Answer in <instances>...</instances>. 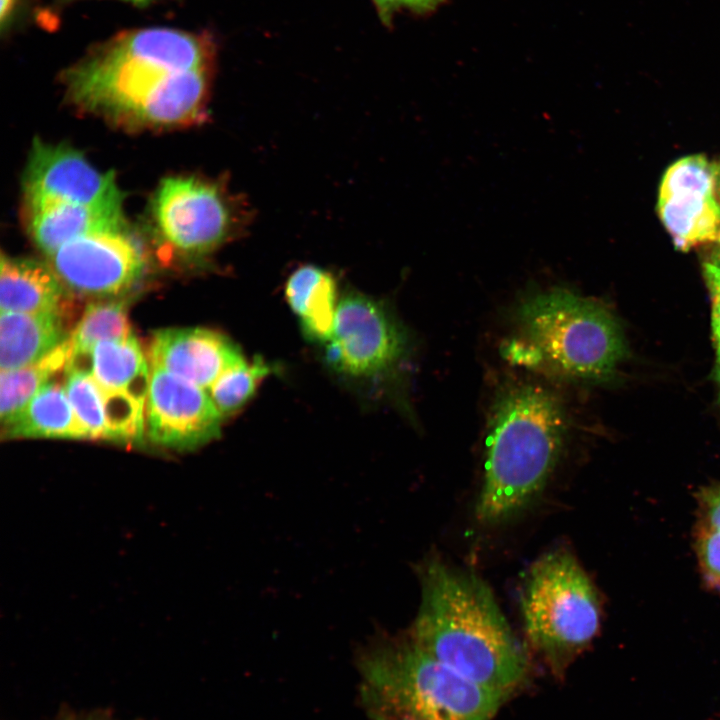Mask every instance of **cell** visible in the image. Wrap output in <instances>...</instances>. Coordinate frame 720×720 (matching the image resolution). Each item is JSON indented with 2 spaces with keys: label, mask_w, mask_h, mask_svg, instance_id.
I'll return each instance as SVG.
<instances>
[{
  "label": "cell",
  "mask_w": 720,
  "mask_h": 720,
  "mask_svg": "<svg viewBox=\"0 0 720 720\" xmlns=\"http://www.w3.org/2000/svg\"><path fill=\"white\" fill-rule=\"evenodd\" d=\"M214 47L202 34L167 27L121 32L64 73L72 101L112 120L174 127L207 113Z\"/></svg>",
  "instance_id": "1"
},
{
  "label": "cell",
  "mask_w": 720,
  "mask_h": 720,
  "mask_svg": "<svg viewBox=\"0 0 720 720\" xmlns=\"http://www.w3.org/2000/svg\"><path fill=\"white\" fill-rule=\"evenodd\" d=\"M422 593L410 639L471 682L506 697L527 680L529 663L489 587L431 557L419 567Z\"/></svg>",
  "instance_id": "2"
},
{
  "label": "cell",
  "mask_w": 720,
  "mask_h": 720,
  "mask_svg": "<svg viewBox=\"0 0 720 720\" xmlns=\"http://www.w3.org/2000/svg\"><path fill=\"white\" fill-rule=\"evenodd\" d=\"M559 399L535 384H516L496 401L487 437L478 520L502 522L525 508L545 486L566 433Z\"/></svg>",
  "instance_id": "3"
},
{
  "label": "cell",
  "mask_w": 720,
  "mask_h": 720,
  "mask_svg": "<svg viewBox=\"0 0 720 720\" xmlns=\"http://www.w3.org/2000/svg\"><path fill=\"white\" fill-rule=\"evenodd\" d=\"M355 663L369 720H491L507 698L433 659L408 635L374 637Z\"/></svg>",
  "instance_id": "4"
},
{
  "label": "cell",
  "mask_w": 720,
  "mask_h": 720,
  "mask_svg": "<svg viewBox=\"0 0 720 720\" xmlns=\"http://www.w3.org/2000/svg\"><path fill=\"white\" fill-rule=\"evenodd\" d=\"M523 359L567 377L609 379L627 354L622 328L603 304L562 288L528 298L518 311Z\"/></svg>",
  "instance_id": "5"
},
{
  "label": "cell",
  "mask_w": 720,
  "mask_h": 720,
  "mask_svg": "<svg viewBox=\"0 0 720 720\" xmlns=\"http://www.w3.org/2000/svg\"><path fill=\"white\" fill-rule=\"evenodd\" d=\"M521 609L530 647L557 675L590 646L601 625L598 590L565 550L549 552L531 567Z\"/></svg>",
  "instance_id": "6"
},
{
  "label": "cell",
  "mask_w": 720,
  "mask_h": 720,
  "mask_svg": "<svg viewBox=\"0 0 720 720\" xmlns=\"http://www.w3.org/2000/svg\"><path fill=\"white\" fill-rule=\"evenodd\" d=\"M251 218L247 201L224 181L199 176L164 179L151 203L159 241L189 258L211 255L245 232Z\"/></svg>",
  "instance_id": "7"
},
{
  "label": "cell",
  "mask_w": 720,
  "mask_h": 720,
  "mask_svg": "<svg viewBox=\"0 0 720 720\" xmlns=\"http://www.w3.org/2000/svg\"><path fill=\"white\" fill-rule=\"evenodd\" d=\"M325 344L326 360L336 372L372 379L398 364L407 338L384 304L351 292L338 301L334 329Z\"/></svg>",
  "instance_id": "8"
},
{
  "label": "cell",
  "mask_w": 720,
  "mask_h": 720,
  "mask_svg": "<svg viewBox=\"0 0 720 720\" xmlns=\"http://www.w3.org/2000/svg\"><path fill=\"white\" fill-rule=\"evenodd\" d=\"M63 285L86 295H116L141 275L144 257L124 223L76 238L49 257Z\"/></svg>",
  "instance_id": "9"
},
{
  "label": "cell",
  "mask_w": 720,
  "mask_h": 720,
  "mask_svg": "<svg viewBox=\"0 0 720 720\" xmlns=\"http://www.w3.org/2000/svg\"><path fill=\"white\" fill-rule=\"evenodd\" d=\"M151 368L145 403L149 439L186 451L218 438L223 417L207 391L161 368Z\"/></svg>",
  "instance_id": "10"
},
{
  "label": "cell",
  "mask_w": 720,
  "mask_h": 720,
  "mask_svg": "<svg viewBox=\"0 0 720 720\" xmlns=\"http://www.w3.org/2000/svg\"><path fill=\"white\" fill-rule=\"evenodd\" d=\"M24 203L51 201L95 207H122L111 172L92 166L78 151L37 140L23 181Z\"/></svg>",
  "instance_id": "11"
},
{
  "label": "cell",
  "mask_w": 720,
  "mask_h": 720,
  "mask_svg": "<svg viewBox=\"0 0 720 720\" xmlns=\"http://www.w3.org/2000/svg\"><path fill=\"white\" fill-rule=\"evenodd\" d=\"M151 367L161 368L207 391L228 368L245 359L227 336L204 328H166L153 332Z\"/></svg>",
  "instance_id": "12"
},
{
  "label": "cell",
  "mask_w": 720,
  "mask_h": 720,
  "mask_svg": "<svg viewBox=\"0 0 720 720\" xmlns=\"http://www.w3.org/2000/svg\"><path fill=\"white\" fill-rule=\"evenodd\" d=\"M23 210L31 238L47 257L78 237L125 222L122 207L38 201L24 203Z\"/></svg>",
  "instance_id": "13"
},
{
  "label": "cell",
  "mask_w": 720,
  "mask_h": 720,
  "mask_svg": "<svg viewBox=\"0 0 720 720\" xmlns=\"http://www.w3.org/2000/svg\"><path fill=\"white\" fill-rule=\"evenodd\" d=\"M658 214L680 250L716 242L720 244V207L714 189L659 190Z\"/></svg>",
  "instance_id": "14"
},
{
  "label": "cell",
  "mask_w": 720,
  "mask_h": 720,
  "mask_svg": "<svg viewBox=\"0 0 720 720\" xmlns=\"http://www.w3.org/2000/svg\"><path fill=\"white\" fill-rule=\"evenodd\" d=\"M68 364L89 371L105 391L126 393L146 401L150 373L134 335L101 341L87 354L72 355Z\"/></svg>",
  "instance_id": "15"
},
{
  "label": "cell",
  "mask_w": 720,
  "mask_h": 720,
  "mask_svg": "<svg viewBox=\"0 0 720 720\" xmlns=\"http://www.w3.org/2000/svg\"><path fill=\"white\" fill-rule=\"evenodd\" d=\"M68 338L60 309L40 313L1 312L0 368L29 365Z\"/></svg>",
  "instance_id": "16"
},
{
  "label": "cell",
  "mask_w": 720,
  "mask_h": 720,
  "mask_svg": "<svg viewBox=\"0 0 720 720\" xmlns=\"http://www.w3.org/2000/svg\"><path fill=\"white\" fill-rule=\"evenodd\" d=\"M1 312L40 313L60 309L63 283L50 264L2 254Z\"/></svg>",
  "instance_id": "17"
},
{
  "label": "cell",
  "mask_w": 720,
  "mask_h": 720,
  "mask_svg": "<svg viewBox=\"0 0 720 720\" xmlns=\"http://www.w3.org/2000/svg\"><path fill=\"white\" fill-rule=\"evenodd\" d=\"M285 296L306 338L325 344L331 337L337 312L334 276L315 265H302L288 277Z\"/></svg>",
  "instance_id": "18"
},
{
  "label": "cell",
  "mask_w": 720,
  "mask_h": 720,
  "mask_svg": "<svg viewBox=\"0 0 720 720\" xmlns=\"http://www.w3.org/2000/svg\"><path fill=\"white\" fill-rule=\"evenodd\" d=\"M2 437L87 439L65 386L55 381L45 384L17 415L2 425Z\"/></svg>",
  "instance_id": "19"
},
{
  "label": "cell",
  "mask_w": 720,
  "mask_h": 720,
  "mask_svg": "<svg viewBox=\"0 0 720 720\" xmlns=\"http://www.w3.org/2000/svg\"><path fill=\"white\" fill-rule=\"evenodd\" d=\"M73 349L68 337L43 358L14 370L0 373L1 424L9 422L35 394L62 368H66Z\"/></svg>",
  "instance_id": "20"
},
{
  "label": "cell",
  "mask_w": 720,
  "mask_h": 720,
  "mask_svg": "<svg viewBox=\"0 0 720 720\" xmlns=\"http://www.w3.org/2000/svg\"><path fill=\"white\" fill-rule=\"evenodd\" d=\"M694 546L705 584L720 592V482L697 496Z\"/></svg>",
  "instance_id": "21"
},
{
  "label": "cell",
  "mask_w": 720,
  "mask_h": 720,
  "mask_svg": "<svg viewBox=\"0 0 720 720\" xmlns=\"http://www.w3.org/2000/svg\"><path fill=\"white\" fill-rule=\"evenodd\" d=\"M133 335L127 317V305L122 300L94 302L87 305L81 319L69 336L74 355L87 354L105 340L122 339Z\"/></svg>",
  "instance_id": "22"
},
{
  "label": "cell",
  "mask_w": 720,
  "mask_h": 720,
  "mask_svg": "<svg viewBox=\"0 0 720 720\" xmlns=\"http://www.w3.org/2000/svg\"><path fill=\"white\" fill-rule=\"evenodd\" d=\"M270 372L271 367L262 359H243L224 371L207 393L223 418L232 416L253 397Z\"/></svg>",
  "instance_id": "23"
},
{
  "label": "cell",
  "mask_w": 720,
  "mask_h": 720,
  "mask_svg": "<svg viewBox=\"0 0 720 720\" xmlns=\"http://www.w3.org/2000/svg\"><path fill=\"white\" fill-rule=\"evenodd\" d=\"M65 390L87 439L108 440L105 405L102 392L91 373L67 365Z\"/></svg>",
  "instance_id": "24"
},
{
  "label": "cell",
  "mask_w": 720,
  "mask_h": 720,
  "mask_svg": "<svg viewBox=\"0 0 720 720\" xmlns=\"http://www.w3.org/2000/svg\"><path fill=\"white\" fill-rule=\"evenodd\" d=\"M704 275L712 299V328L716 346V381L719 388L720 402V267L713 263H705Z\"/></svg>",
  "instance_id": "25"
},
{
  "label": "cell",
  "mask_w": 720,
  "mask_h": 720,
  "mask_svg": "<svg viewBox=\"0 0 720 720\" xmlns=\"http://www.w3.org/2000/svg\"><path fill=\"white\" fill-rule=\"evenodd\" d=\"M385 18L400 10L426 12L438 7L444 0H373Z\"/></svg>",
  "instance_id": "26"
},
{
  "label": "cell",
  "mask_w": 720,
  "mask_h": 720,
  "mask_svg": "<svg viewBox=\"0 0 720 720\" xmlns=\"http://www.w3.org/2000/svg\"><path fill=\"white\" fill-rule=\"evenodd\" d=\"M58 720H114L102 713H68Z\"/></svg>",
  "instance_id": "27"
},
{
  "label": "cell",
  "mask_w": 720,
  "mask_h": 720,
  "mask_svg": "<svg viewBox=\"0 0 720 720\" xmlns=\"http://www.w3.org/2000/svg\"><path fill=\"white\" fill-rule=\"evenodd\" d=\"M16 0H1L0 19L1 26L7 25L12 17Z\"/></svg>",
  "instance_id": "28"
},
{
  "label": "cell",
  "mask_w": 720,
  "mask_h": 720,
  "mask_svg": "<svg viewBox=\"0 0 720 720\" xmlns=\"http://www.w3.org/2000/svg\"><path fill=\"white\" fill-rule=\"evenodd\" d=\"M715 198L720 207V163H717L716 180H715Z\"/></svg>",
  "instance_id": "29"
},
{
  "label": "cell",
  "mask_w": 720,
  "mask_h": 720,
  "mask_svg": "<svg viewBox=\"0 0 720 720\" xmlns=\"http://www.w3.org/2000/svg\"><path fill=\"white\" fill-rule=\"evenodd\" d=\"M121 1H125L128 3L134 4L136 6H147L153 2V0H121Z\"/></svg>",
  "instance_id": "30"
},
{
  "label": "cell",
  "mask_w": 720,
  "mask_h": 720,
  "mask_svg": "<svg viewBox=\"0 0 720 720\" xmlns=\"http://www.w3.org/2000/svg\"><path fill=\"white\" fill-rule=\"evenodd\" d=\"M713 264L720 267V244H719L718 249L715 251Z\"/></svg>",
  "instance_id": "31"
}]
</instances>
